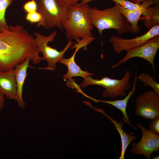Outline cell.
<instances>
[{
    "label": "cell",
    "instance_id": "1",
    "mask_svg": "<svg viewBox=\"0 0 159 159\" xmlns=\"http://www.w3.org/2000/svg\"><path fill=\"white\" fill-rule=\"evenodd\" d=\"M0 32V72L14 69L29 57L34 64L42 61L34 37L22 25H9Z\"/></svg>",
    "mask_w": 159,
    "mask_h": 159
},
{
    "label": "cell",
    "instance_id": "2",
    "mask_svg": "<svg viewBox=\"0 0 159 159\" xmlns=\"http://www.w3.org/2000/svg\"><path fill=\"white\" fill-rule=\"evenodd\" d=\"M90 7L87 4H78L69 8L68 17L62 22L67 39L77 42L80 38L92 36L91 31L94 26L88 14Z\"/></svg>",
    "mask_w": 159,
    "mask_h": 159
},
{
    "label": "cell",
    "instance_id": "3",
    "mask_svg": "<svg viewBox=\"0 0 159 159\" xmlns=\"http://www.w3.org/2000/svg\"><path fill=\"white\" fill-rule=\"evenodd\" d=\"M88 14L100 35L104 30L109 29H115L120 34L129 32L130 23L115 6L104 10L90 7Z\"/></svg>",
    "mask_w": 159,
    "mask_h": 159
},
{
    "label": "cell",
    "instance_id": "4",
    "mask_svg": "<svg viewBox=\"0 0 159 159\" xmlns=\"http://www.w3.org/2000/svg\"><path fill=\"white\" fill-rule=\"evenodd\" d=\"M133 72L126 69L124 77L121 79H112L104 77L98 80L93 79L91 76H87L84 78V80L81 83L80 86L84 88L90 85L100 86L105 89L102 93L105 97L115 99L119 96H126L127 91H128L131 87L130 80L133 76Z\"/></svg>",
    "mask_w": 159,
    "mask_h": 159
},
{
    "label": "cell",
    "instance_id": "5",
    "mask_svg": "<svg viewBox=\"0 0 159 159\" xmlns=\"http://www.w3.org/2000/svg\"><path fill=\"white\" fill-rule=\"evenodd\" d=\"M37 11L41 16L37 26L49 29L56 28L63 31L62 22L68 16L69 9L61 6L55 0H37Z\"/></svg>",
    "mask_w": 159,
    "mask_h": 159
},
{
    "label": "cell",
    "instance_id": "6",
    "mask_svg": "<svg viewBox=\"0 0 159 159\" xmlns=\"http://www.w3.org/2000/svg\"><path fill=\"white\" fill-rule=\"evenodd\" d=\"M57 32L55 31L49 35L46 36L38 32H34L35 44L39 52H41L43 56L41 57L42 61L46 60L47 66L40 69L54 71L57 68L56 63L61 59L64 57V55L67 50L74 43L72 39H69L67 44L62 51H59L56 49H54L48 45L49 42L54 41Z\"/></svg>",
    "mask_w": 159,
    "mask_h": 159
},
{
    "label": "cell",
    "instance_id": "7",
    "mask_svg": "<svg viewBox=\"0 0 159 159\" xmlns=\"http://www.w3.org/2000/svg\"><path fill=\"white\" fill-rule=\"evenodd\" d=\"M159 48V35H158L140 46L125 51L126 54L124 57L113 65L112 68H115L131 58L138 57L145 60L150 64L155 74L154 59Z\"/></svg>",
    "mask_w": 159,
    "mask_h": 159
},
{
    "label": "cell",
    "instance_id": "8",
    "mask_svg": "<svg viewBox=\"0 0 159 159\" xmlns=\"http://www.w3.org/2000/svg\"><path fill=\"white\" fill-rule=\"evenodd\" d=\"M136 116L152 120L159 117V95L154 91L143 92L136 99Z\"/></svg>",
    "mask_w": 159,
    "mask_h": 159
},
{
    "label": "cell",
    "instance_id": "9",
    "mask_svg": "<svg viewBox=\"0 0 159 159\" xmlns=\"http://www.w3.org/2000/svg\"><path fill=\"white\" fill-rule=\"evenodd\" d=\"M137 125L142 131V137L139 142L131 143L130 151L134 155L142 154L146 159H150L153 152L159 153V135L150 132L141 124Z\"/></svg>",
    "mask_w": 159,
    "mask_h": 159
},
{
    "label": "cell",
    "instance_id": "10",
    "mask_svg": "<svg viewBox=\"0 0 159 159\" xmlns=\"http://www.w3.org/2000/svg\"><path fill=\"white\" fill-rule=\"evenodd\" d=\"M158 35H159V25L150 29L142 35L133 38L126 39L113 35L110 38L109 42L112 44L113 51L119 54L123 51H126L140 46Z\"/></svg>",
    "mask_w": 159,
    "mask_h": 159
},
{
    "label": "cell",
    "instance_id": "11",
    "mask_svg": "<svg viewBox=\"0 0 159 159\" xmlns=\"http://www.w3.org/2000/svg\"><path fill=\"white\" fill-rule=\"evenodd\" d=\"M0 92L8 99H17L15 70L0 72Z\"/></svg>",
    "mask_w": 159,
    "mask_h": 159
},
{
    "label": "cell",
    "instance_id": "12",
    "mask_svg": "<svg viewBox=\"0 0 159 159\" xmlns=\"http://www.w3.org/2000/svg\"><path fill=\"white\" fill-rule=\"evenodd\" d=\"M30 61V59L27 57L22 63L17 64L14 68L17 89L16 101L19 107L22 109L24 108L25 105L22 98V94L23 85L27 76V69L29 67H33L29 64Z\"/></svg>",
    "mask_w": 159,
    "mask_h": 159
},
{
    "label": "cell",
    "instance_id": "13",
    "mask_svg": "<svg viewBox=\"0 0 159 159\" xmlns=\"http://www.w3.org/2000/svg\"><path fill=\"white\" fill-rule=\"evenodd\" d=\"M137 70L136 68L135 73L132 84L131 90L129 91L127 95L123 99L112 100H100L92 99L95 102H102L110 104L119 109L123 114L122 121L123 123H126L135 129L136 128L130 122L126 112V108L128 100L134 94L136 90L137 80Z\"/></svg>",
    "mask_w": 159,
    "mask_h": 159
},
{
    "label": "cell",
    "instance_id": "14",
    "mask_svg": "<svg viewBox=\"0 0 159 159\" xmlns=\"http://www.w3.org/2000/svg\"><path fill=\"white\" fill-rule=\"evenodd\" d=\"M78 50L76 49L72 55L69 58L66 59L63 57L60 59L58 62L66 65L67 68V73L63 76L64 80L71 79L72 77L76 76H80L83 78L87 76H92L93 73H89L87 70L83 71L75 63L74 57Z\"/></svg>",
    "mask_w": 159,
    "mask_h": 159
},
{
    "label": "cell",
    "instance_id": "15",
    "mask_svg": "<svg viewBox=\"0 0 159 159\" xmlns=\"http://www.w3.org/2000/svg\"><path fill=\"white\" fill-rule=\"evenodd\" d=\"M114 3L115 6L130 23L129 32L133 33H138L140 28L138 26V22L143 11L146 8L131 10L125 8L116 2Z\"/></svg>",
    "mask_w": 159,
    "mask_h": 159
},
{
    "label": "cell",
    "instance_id": "16",
    "mask_svg": "<svg viewBox=\"0 0 159 159\" xmlns=\"http://www.w3.org/2000/svg\"><path fill=\"white\" fill-rule=\"evenodd\" d=\"M99 111L103 113L110 119L114 124L115 127L119 133L121 140V152L119 159H124L125 153L127 148L132 141L137 139L136 136L129 134V133H126L123 131L122 128L124 126L122 121L118 122L107 115L101 110L99 109Z\"/></svg>",
    "mask_w": 159,
    "mask_h": 159
},
{
    "label": "cell",
    "instance_id": "17",
    "mask_svg": "<svg viewBox=\"0 0 159 159\" xmlns=\"http://www.w3.org/2000/svg\"><path fill=\"white\" fill-rule=\"evenodd\" d=\"M139 20L144 21L145 27L150 29L155 26L159 25V3L153 7H149L145 9L143 11Z\"/></svg>",
    "mask_w": 159,
    "mask_h": 159
},
{
    "label": "cell",
    "instance_id": "18",
    "mask_svg": "<svg viewBox=\"0 0 159 159\" xmlns=\"http://www.w3.org/2000/svg\"><path fill=\"white\" fill-rule=\"evenodd\" d=\"M95 0H83L80 4H87L90 1ZM116 2L123 7L131 10H134L142 8H147L151 5V3L149 0H144L141 2V4H137L128 0H109Z\"/></svg>",
    "mask_w": 159,
    "mask_h": 159
},
{
    "label": "cell",
    "instance_id": "19",
    "mask_svg": "<svg viewBox=\"0 0 159 159\" xmlns=\"http://www.w3.org/2000/svg\"><path fill=\"white\" fill-rule=\"evenodd\" d=\"M14 0H0V32L3 30H9V26L7 24L5 14L7 8L13 2Z\"/></svg>",
    "mask_w": 159,
    "mask_h": 159
},
{
    "label": "cell",
    "instance_id": "20",
    "mask_svg": "<svg viewBox=\"0 0 159 159\" xmlns=\"http://www.w3.org/2000/svg\"><path fill=\"white\" fill-rule=\"evenodd\" d=\"M137 79L144 83L145 86H149L154 91L159 95V84L155 82L154 78L148 74L142 72L137 76Z\"/></svg>",
    "mask_w": 159,
    "mask_h": 159
},
{
    "label": "cell",
    "instance_id": "21",
    "mask_svg": "<svg viewBox=\"0 0 159 159\" xmlns=\"http://www.w3.org/2000/svg\"><path fill=\"white\" fill-rule=\"evenodd\" d=\"M95 37L92 36L89 37L82 38L81 40L79 39L76 42L74 45L71 47L72 49L75 48L78 50L82 48H84V49H87V46L92 42L95 39Z\"/></svg>",
    "mask_w": 159,
    "mask_h": 159
},
{
    "label": "cell",
    "instance_id": "22",
    "mask_svg": "<svg viewBox=\"0 0 159 159\" xmlns=\"http://www.w3.org/2000/svg\"><path fill=\"white\" fill-rule=\"evenodd\" d=\"M23 9L27 13L37 11V6L35 0H31L24 4Z\"/></svg>",
    "mask_w": 159,
    "mask_h": 159
},
{
    "label": "cell",
    "instance_id": "23",
    "mask_svg": "<svg viewBox=\"0 0 159 159\" xmlns=\"http://www.w3.org/2000/svg\"><path fill=\"white\" fill-rule=\"evenodd\" d=\"M26 20L31 23H38L41 20V14L37 11L33 12L27 13L26 16Z\"/></svg>",
    "mask_w": 159,
    "mask_h": 159
},
{
    "label": "cell",
    "instance_id": "24",
    "mask_svg": "<svg viewBox=\"0 0 159 159\" xmlns=\"http://www.w3.org/2000/svg\"><path fill=\"white\" fill-rule=\"evenodd\" d=\"M58 4L62 7L69 9L71 7L77 5L79 1L83 0H55Z\"/></svg>",
    "mask_w": 159,
    "mask_h": 159
},
{
    "label": "cell",
    "instance_id": "25",
    "mask_svg": "<svg viewBox=\"0 0 159 159\" xmlns=\"http://www.w3.org/2000/svg\"><path fill=\"white\" fill-rule=\"evenodd\" d=\"M149 127V130L156 134H159V117L151 120Z\"/></svg>",
    "mask_w": 159,
    "mask_h": 159
},
{
    "label": "cell",
    "instance_id": "26",
    "mask_svg": "<svg viewBox=\"0 0 159 159\" xmlns=\"http://www.w3.org/2000/svg\"><path fill=\"white\" fill-rule=\"evenodd\" d=\"M5 95L0 92V111L4 107L5 102Z\"/></svg>",
    "mask_w": 159,
    "mask_h": 159
},
{
    "label": "cell",
    "instance_id": "27",
    "mask_svg": "<svg viewBox=\"0 0 159 159\" xmlns=\"http://www.w3.org/2000/svg\"><path fill=\"white\" fill-rule=\"evenodd\" d=\"M144 0H136L135 3L140 4V3Z\"/></svg>",
    "mask_w": 159,
    "mask_h": 159
},
{
    "label": "cell",
    "instance_id": "28",
    "mask_svg": "<svg viewBox=\"0 0 159 159\" xmlns=\"http://www.w3.org/2000/svg\"><path fill=\"white\" fill-rule=\"evenodd\" d=\"M159 156H156V157H155L154 158H153L152 159H159Z\"/></svg>",
    "mask_w": 159,
    "mask_h": 159
},
{
    "label": "cell",
    "instance_id": "29",
    "mask_svg": "<svg viewBox=\"0 0 159 159\" xmlns=\"http://www.w3.org/2000/svg\"><path fill=\"white\" fill-rule=\"evenodd\" d=\"M129 1H131L132 2L135 3L136 0H129Z\"/></svg>",
    "mask_w": 159,
    "mask_h": 159
}]
</instances>
